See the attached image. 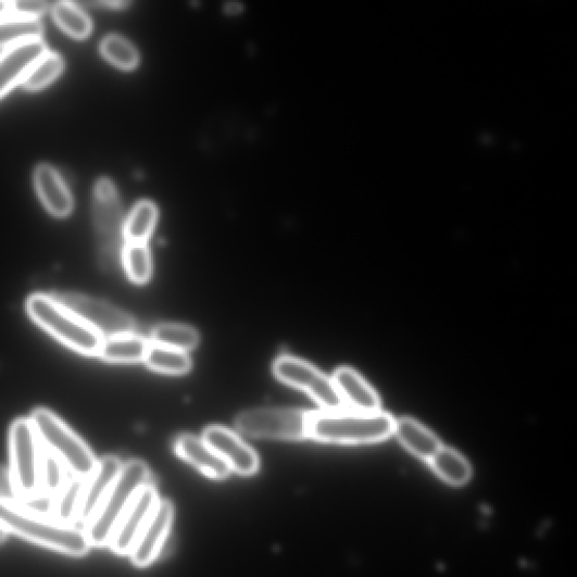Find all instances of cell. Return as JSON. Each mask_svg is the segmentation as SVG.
<instances>
[{"instance_id":"obj_1","label":"cell","mask_w":577,"mask_h":577,"mask_svg":"<svg viewBox=\"0 0 577 577\" xmlns=\"http://www.w3.org/2000/svg\"><path fill=\"white\" fill-rule=\"evenodd\" d=\"M0 527L9 535L73 557L85 556L92 547L85 530L60 524L17 503L0 501Z\"/></svg>"},{"instance_id":"obj_2","label":"cell","mask_w":577,"mask_h":577,"mask_svg":"<svg viewBox=\"0 0 577 577\" xmlns=\"http://www.w3.org/2000/svg\"><path fill=\"white\" fill-rule=\"evenodd\" d=\"M393 429L394 418L380 411H323L311 413L310 419V438L327 443H376L388 439Z\"/></svg>"},{"instance_id":"obj_3","label":"cell","mask_w":577,"mask_h":577,"mask_svg":"<svg viewBox=\"0 0 577 577\" xmlns=\"http://www.w3.org/2000/svg\"><path fill=\"white\" fill-rule=\"evenodd\" d=\"M25 309L29 318L60 343L79 354L98 356L103 338L50 293L29 296Z\"/></svg>"},{"instance_id":"obj_4","label":"cell","mask_w":577,"mask_h":577,"mask_svg":"<svg viewBox=\"0 0 577 577\" xmlns=\"http://www.w3.org/2000/svg\"><path fill=\"white\" fill-rule=\"evenodd\" d=\"M150 482V469L145 462L134 460L124 464L110 492L85 526L90 545H109L120 519L143 486Z\"/></svg>"},{"instance_id":"obj_5","label":"cell","mask_w":577,"mask_h":577,"mask_svg":"<svg viewBox=\"0 0 577 577\" xmlns=\"http://www.w3.org/2000/svg\"><path fill=\"white\" fill-rule=\"evenodd\" d=\"M29 419L34 423L43 450L53 454L67 472L85 480L97 468L98 460L87 443L68 425L48 409H37Z\"/></svg>"},{"instance_id":"obj_6","label":"cell","mask_w":577,"mask_h":577,"mask_svg":"<svg viewBox=\"0 0 577 577\" xmlns=\"http://www.w3.org/2000/svg\"><path fill=\"white\" fill-rule=\"evenodd\" d=\"M9 444L10 471L22 502L41 492L43 448L29 417L13 422Z\"/></svg>"},{"instance_id":"obj_7","label":"cell","mask_w":577,"mask_h":577,"mask_svg":"<svg viewBox=\"0 0 577 577\" xmlns=\"http://www.w3.org/2000/svg\"><path fill=\"white\" fill-rule=\"evenodd\" d=\"M311 412L292 409H256L240 413L235 421L241 435L256 439H310Z\"/></svg>"},{"instance_id":"obj_8","label":"cell","mask_w":577,"mask_h":577,"mask_svg":"<svg viewBox=\"0 0 577 577\" xmlns=\"http://www.w3.org/2000/svg\"><path fill=\"white\" fill-rule=\"evenodd\" d=\"M273 375L281 382L309 393L324 411L346 407L333 379L305 360L281 355L273 363Z\"/></svg>"},{"instance_id":"obj_9","label":"cell","mask_w":577,"mask_h":577,"mask_svg":"<svg viewBox=\"0 0 577 577\" xmlns=\"http://www.w3.org/2000/svg\"><path fill=\"white\" fill-rule=\"evenodd\" d=\"M50 294L87 326L95 329L103 340L135 333L134 317L106 301L72 292Z\"/></svg>"},{"instance_id":"obj_10","label":"cell","mask_w":577,"mask_h":577,"mask_svg":"<svg viewBox=\"0 0 577 577\" xmlns=\"http://www.w3.org/2000/svg\"><path fill=\"white\" fill-rule=\"evenodd\" d=\"M153 484H147L120 519L110 540V549L117 555H130L140 534L160 503Z\"/></svg>"},{"instance_id":"obj_11","label":"cell","mask_w":577,"mask_h":577,"mask_svg":"<svg viewBox=\"0 0 577 577\" xmlns=\"http://www.w3.org/2000/svg\"><path fill=\"white\" fill-rule=\"evenodd\" d=\"M95 217L102 252L113 260L118 252L121 235H124L123 215L117 192L112 181L102 178L95 192Z\"/></svg>"},{"instance_id":"obj_12","label":"cell","mask_w":577,"mask_h":577,"mask_svg":"<svg viewBox=\"0 0 577 577\" xmlns=\"http://www.w3.org/2000/svg\"><path fill=\"white\" fill-rule=\"evenodd\" d=\"M204 442L227 464L230 472L241 476H252L260 469L256 451L231 430L212 425L202 434Z\"/></svg>"},{"instance_id":"obj_13","label":"cell","mask_w":577,"mask_h":577,"mask_svg":"<svg viewBox=\"0 0 577 577\" xmlns=\"http://www.w3.org/2000/svg\"><path fill=\"white\" fill-rule=\"evenodd\" d=\"M173 519L172 502L161 500L130 553L135 566L147 567L156 561L170 534Z\"/></svg>"},{"instance_id":"obj_14","label":"cell","mask_w":577,"mask_h":577,"mask_svg":"<svg viewBox=\"0 0 577 577\" xmlns=\"http://www.w3.org/2000/svg\"><path fill=\"white\" fill-rule=\"evenodd\" d=\"M123 466V462L115 455H106V457L98 462L93 474L84 480L77 523H81L85 527L92 519Z\"/></svg>"},{"instance_id":"obj_15","label":"cell","mask_w":577,"mask_h":577,"mask_svg":"<svg viewBox=\"0 0 577 577\" xmlns=\"http://www.w3.org/2000/svg\"><path fill=\"white\" fill-rule=\"evenodd\" d=\"M48 52L42 39L20 43L0 54V99L17 84H22L29 71Z\"/></svg>"},{"instance_id":"obj_16","label":"cell","mask_w":577,"mask_h":577,"mask_svg":"<svg viewBox=\"0 0 577 577\" xmlns=\"http://www.w3.org/2000/svg\"><path fill=\"white\" fill-rule=\"evenodd\" d=\"M174 450L179 459L212 479L222 480L231 473L227 464L202 438L192 435L179 436L174 443Z\"/></svg>"},{"instance_id":"obj_17","label":"cell","mask_w":577,"mask_h":577,"mask_svg":"<svg viewBox=\"0 0 577 577\" xmlns=\"http://www.w3.org/2000/svg\"><path fill=\"white\" fill-rule=\"evenodd\" d=\"M340 397L346 406L362 413L380 411V399L376 390L364 380L355 371L342 367L333 376Z\"/></svg>"},{"instance_id":"obj_18","label":"cell","mask_w":577,"mask_h":577,"mask_svg":"<svg viewBox=\"0 0 577 577\" xmlns=\"http://www.w3.org/2000/svg\"><path fill=\"white\" fill-rule=\"evenodd\" d=\"M36 188L50 214L67 217L74 205L72 193L62 176L52 166L42 164L35 173Z\"/></svg>"},{"instance_id":"obj_19","label":"cell","mask_w":577,"mask_h":577,"mask_svg":"<svg viewBox=\"0 0 577 577\" xmlns=\"http://www.w3.org/2000/svg\"><path fill=\"white\" fill-rule=\"evenodd\" d=\"M393 434H397L400 442L416 457L423 461H431L434 455L442 447L438 437L424 427L417 421L403 417L394 421Z\"/></svg>"},{"instance_id":"obj_20","label":"cell","mask_w":577,"mask_h":577,"mask_svg":"<svg viewBox=\"0 0 577 577\" xmlns=\"http://www.w3.org/2000/svg\"><path fill=\"white\" fill-rule=\"evenodd\" d=\"M150 342L137 334H125L104 339L98 358L110 363H139L143 362Z\"/></svg>"},{"instance_id":"obj_21","label":"cell","mask_w":577,"mask_h":577,"mask_svg":"<svg viewBox=\"0 0 577 577\" xmlns=\"http://www.w3.org/2000/svg\"><path fill=\"white\" fill-rule=\"evenodd\" d=\"M143 362L150 371L171 376L187 375L192 369L189 353L154 344H150Z\"/></svg>"},{"instance_id":"obj_22","label":"cell","mask_w":577,"mask_h":577,"mask_svg":"<svg viewBox=\"0 0 577 577\" xmlns=\"http://www.w3.org/2000/svg\"><path fill=\"white\" fill-rule=\"evenodd\" d=\"M150 344L189 353L200 343L196 328L184 324H160L150 336Z\"/></svg>"},{"instance_id":"obj_23","label":"cell","mask_w":577,"mask_h":577,"mask_svg":"<svg viewBox=\"0 0 577 577\" xmlns=\"http://www.w3.org/2000/svg\"><path fill=\"white\" fill-rule=\"evenodd\" d=\"M440 478L453 486H463L472 477V466L462 453L441 447L430 461Z\"/></svg>"},{"instance_id":"obj_24","label":"cell","mask_w":577,"mask_h":577,"mask_svg":"<svg viewBox=\"0 0 577 577\" xmlns=\"http://www.w3.org/2000/svg\"><path fill=\"white\" fill-rule=\"evenodd\" d=\"M43 26L39 20L18 16L0 18V48L40 40Z\"/></svg>"},{"instance_id":"obj_25","label":"cell","mask_w":577,"mask_h":577,"mask_svg":"<svg viewBox=\"0 0 577 577\" xmlns=\"http://www.w3.org/2000/svg\"><path fill=\"white\" fill-rule=\"evenodd\" d=\"M84 480L76 477L67 479L63 489L53 497L51 518L60 524L73 526L77 523Z\"/></svg>"},{"instance_id":"obj_26","label":"cell","mask_w":577,"mask_h":577,"mask_svg":"<svg viewBox=\"0 0 577 577\" xmlns=\"http://www.w3.org/2000/svg\"><path fill=\"white\" fill-rule=\"evenodd\" d=\"M128 279L136 285H146L153 275V263L146 242H126L121 253Z\"/></svg>"},{"instance_id":"obj_27","label":"cell","mask_w":577,"mask_h":577,"mask_svg":"<svg viewBox=\"0 0 577 577\" xmlns=\"http://www.w3.org/2000/svg\"><path fill=\"white\" fill-rule=\"evenodd\" d=\"M52 15L55 23L75 39H85L92 33V22L77 4L58 3L52 10Z\"/></svg>"},{"instance_id":"obj_28","label":"cell","mask_w":577,"mask_h":577,"mask_svg":"<svg viewBox=\"0 0 577 577\" xmlns=\"http://www.w3.org/2000/svg\"><path fill=\"white\" fill-rule=\"evenodd\" d=\"M158 221V209L153 203L141 202L133 210L125 227L127 242H146Z\"/></svg>"},{"instance_id":"obj_29","label":"cell","mask_w":577,"mask_h":577,"mask_svg":"<svg viewBox=\"0 0 577 577\" xmlns=\"http://www.w3.org/2000/svg\"><path fill=\"white\" fill-rule=\"evenodd\" d=\"M64 70L63 58L48 51L25 76L22 85L28 90H39L53 81Z\"/></svg>"},{"instance_id":"obj_30","label":"cell","mask_w":577,"mask_h":577,"mask_svg":"<svg viewBox=\"0 0 577 577\" xmlns=\"http://www.w3.org/2000/svg\"><path fill=\"white\" fill-rule=\"evenodd\" d=\"M103 55L121 70H134L138 64V52L126 39L118 36L105 38L101 46Z\"/></svg>"},{"instance_id":"obj_31","label":"cell","mask_w":577,"mask_h":577,"mask_svg":"<svg viewBox=\"0 0 577 577\" xmlns=\"http://www.w3.org/2000/svg\"><path fill=\"white\" fill-rule=\"evenodd\" d=\"M67 469L53 454L43 450L41 468V493L54 497L67 481Z\"/></svg>"},{"instance_id":"obj_32","label":"cell","mask_w":577,"mask_h":577,"mask_svg":"<svg viewBox=\"0 0 577 577\" xmlns=\"http://www.w3.org/2000/svg\"><path fill=\"white\" fill-rule=\"evenodd\" d=\"M10 4L14 16L36 20L43 15L49 8L48 3L41 2V0H18V2Z\"/></svg>"},{"instance_id":"obj_33","label":"cell","mask_w":577,"mask_h":577,"mask_svg":"<svg viewBox=\"0 0 577 577\" xmlns=\"http://www.w3.org/2000/svg\"><path fill=\"white\" fill-rule=\"evenodd\" d=\"M0 501L7 503L21 501L12 473L3 466H0Z\"/></svg>"},{"instance_id":"obj_34","label":"cell","mask_w":577,"mask_h":577,"mask_svg":"<svg viewBox=\"0 0 577 577\" xmlns=\"http://www.w3.org/2000/svg\"><path fill=\"white\" fill-rule=\"evenodd\" d=\"M95 5H99V7L101 5L105 8H112V9H123V8L130 5V3L128 2H102V3H95Z\"/></svg>"},{"instance_id":"obj_35","label":"cell","mask_w":577,"mask_h":577,"mask_svg":"<svg viewBox=\"0 0 577 577\" xmlns=\"http://www.w3.org/2000/svg\"><path fill=\"white\" fill-rule=\"evenodd\" d=\"M11 12V4L8 2H0V18L7 17Z\"/></svg>"},{"instance_id":"obj_36","label":"cell","mask_w":577,"mask_h":577,"mask_svg":"<svg viewBox=\"0 0 577 577\" xmlns=\"http://www.w3.org/2000/svg\"><path fill=\"white\" fill-rule=\"evenodd\" d=\"M240 9H241V8H240L239 4H230V5L227 7L226 10H227L228 13L234 14V13H238V12H240Z\"/></svg>"},{"instance_id":"obj_37","label":"cell","mask_w":577,"mask_h":577,"mask_svg":"<svg viewBox=\"0 0 577 577\" xmlns=\"http://www.w3.org/2000/svg\"><path fill=\"white\" fill-rule=\"evenodd\" d=\"M9 537V534L0 527V544L4 543Z\"/></svg>"}]
</instances>
